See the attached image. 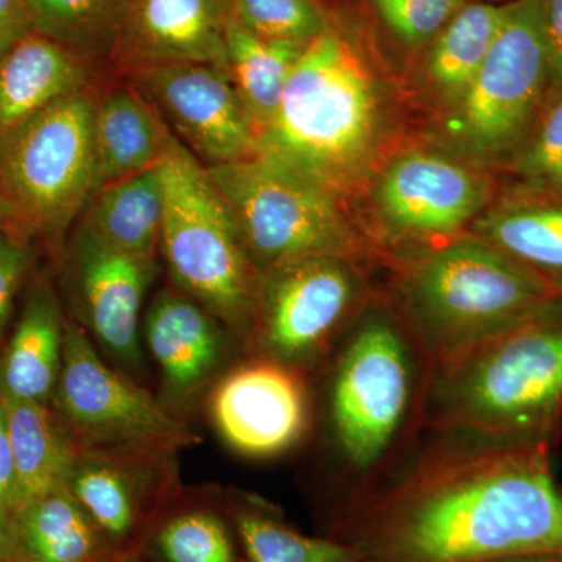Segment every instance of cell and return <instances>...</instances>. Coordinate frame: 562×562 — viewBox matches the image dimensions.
<instances>
[{"instance_id": "obj_31", "label": "cell", "mask_w": 562, "mask_h": 562, "mask_svg": "<svg viewBox=\"0 0 562 562\" xmlns=\"http://www.w3.org/2000/svg\"><path fill=\"white\" fill-rule=\"evenodd\" d=\"M233 18L266 40L308 44L327 31L314 0H233Z\"/></svg>"}, {"instance_id": "obj_13", "label": "cell", "mask_w": 562, "mask_h": 562, "mask_svg": "<svg viewBox=\"0 0 562 562\" xmlns=\"http://www.w3.org/2000/svg\"><path fill=\"white\" fill-rule=\"evenodd\" d=\"M179 449H76L65 487L114 553L139 552L151 525L183 486Z\"/></svg>"}, {"instance_id": "obj_17", "label": "cell", "mask_w": 562, "mask_h": 562, "mask_svg": "<svg viewBox=\"0 0 562 562\" xmlns=\"http://www.w3.org/2000/svg\"><path fill=\"white\" fill-rule=\"evenodd\" d=\"M486 201L483 180L439 155L406 154L392 161L376 191L384 221L413 236L460 231Z\"/></svg>"}, {"instance_id": "obj_7", "label": "cell", "mask_w": 562, "mask_h": 562, "mask_svg": "<svg viewBox=\"0 0 562 562\" xmlns=\"http://www.w3.org/2000/svg\"><path fill=\"white\" fill-rule=\"evenodd\" d=\"M94 106L70 92L0 138V227L60 246L99 190Z\"/></svg>"}, {"instance_id": "obj_24", "label": "cell", "mask_w": 562, "mask_h": 562, "mask_svg": "<svg viewBox=\"0 0 562 562\" xmlns=\"http://www.w3.org/2000/svg\"><path fill=\"white\" fill-rule=\"evenodd\" d=\"M172 132L136 88L106 92L94 106L99 188L158 165Z\"/></svg>"}, {"instance_id": "obj_10", "label": "cell", "mask_w": 562, "mask_h": 562, "mask_svg": "<svg viewBox=\"0 0 562 562\" xmlns=\"http://www.w3.org/2000/svg\"><path fill=\"white\" fill-rule=\"evenodd\" d=\"M360 294L353 265L336 255L295 258L262 272L250 357L268 358L306 379L335 357Z\"/></svg>"}, {"instance_id": "obj_36", "label": "cell", "mask_w": 562, "mask_h": 562, "mask_svg": "<svg viewBox=\"0 0 562 562\" xmlns=\"http://www.w3.org/2000/svg\"><path fill=\"white\" fill-rule=\"evenodd\" d=\"M542 27L550 61V83L562 87V0H541Z\"/></svg>"}, {"instance_id": "obj_15", "label": "cell", "mask_w": 562, "mask_h": 562, "mask_svg": "<svg viewBox=\"0 0 562 562\" xmlns=\"http://www.w3.org/2000/svg\"><path fill=\"white\" fill-rule=\"evenodd\" d=\"M206 401L222 441L247 458L290 452L308 431L305 376L268 358L247 357L232 366Z\"/></svg>"}, {"instance_id": "obj_4", "label": "cell", "mask_w": 562, "mask_h": 562, "mask_svg": "<svg viewBox=\"0 0 562 562\" xmlns=\"http://www.w3.org/2000/svg\"><path fill=\"white\" fill-rule=\"evenodd\" d=\"M560 302L542 277L497 247L457 239L406 271L397 321L430 364Z\"/></svg>"}, {"instance_id": "obj_12", "label": "cell", "mask_w": 562, "mask_h": 562, "mask_svg": "<svg viewBox=\"0 0 562 562\" xmlns=\"http://www.w3.org/2000/svg\"><path fill=\"white\" fill-rule=\"evenodd\" d=\"M157 261L111 247L77 225L61 251L60 297L66 314L102 357L135 379L146 368L143 308Z\"/></svg>"}, {"instance_id": "obj_16", "label": "cell", "mask_w": 562, "mask_h": 562, "mask_svg": "<svg viewBox=\"0 0 562 562\" xmlns=\"http://www.w3.org/2000/svg\"><path fill=\"white\" fill-rule=\"evenodd\" d=\"M140 333L160 379L158 401L184 420L243 355L227 327L176 286L154 295Z\"/></svg>"}, {"instance_id": "obj_33", "label": "cell", "mask_w": 562, "mask_h": 562, "mask_svg": "<svg viewBox=\"0 0 562 562\" xmlns=\"http://www.w3.org/2000/svg\"><path fill=\"white\" fill-rule=\"evenodd\" d=\"M384 24L406 44L428 43L439 35L465 0H372Z\"/></svg>"}, {"instance_id": "obj_18", "label": "cell", "mask_w": 562, "mask_h": 562, "mask_svg": "<svg viewBox=\"0 0 562 562\" xmlns=\"http://www.w3.org/2000/svg\"><path fill=\"white\" fill-rule=\"evenodd\" d=\"M233 0H131L116 54L128 66L206 63L228 69L225 32Z\"/></svg>"}, {"instance_id": "obj_28", "label": "cell", "mask_w": 562, "mask_h": 562, "mask_svg": "<svg viewBox=\"0 0 562 562\" xmlns=\"http://www.w3.org/2000/svg\"><path fill=\"white\" fill-rule=\"evenodd\" d=\"M506 5L469 3L439 32L428 58V74L438 94L454 106L482 68Z\"/></svg>"}, {"instance_id": "obj_3", "label": "cell", "mask_w": 562, "mask_h": 562, "mask_svg": "<svg viewBox=\"0 0 562 562\" xmlns=\"http://www.w3.org/2000/svg\"><path fill=\"white\" fill-rule=\"evenodd\" d=\"M380 98L360 55L327 29L295 63L258 154L336 192L368 168L380 135Z\"/></svg>"}, {"instance_id": "obj_19", "label": "cell", "mask_w": 562, "mask_h": 562, "mask_svg": "<svg viewBox=\"0 0 562 562\" xmlns=\"http://www.w3.org/2000/svg\"><path fill=\"white\" fill-rule=\"evenodd\" d=\"M66 321L60 292L50 280H40L0 350V401L50 406L60 376Z\"/></svg>"}, {"instance_id": "obj_2", "label": "cell", "mask_w": 562, "mask_h": 562, "mask_svg": "<svg viewBox=\"0 0 562 562\" xmlns=\"http://www.w3.org/2000/svg\"><path fill=\"white\" fill-rule=\"evenodd\" d=\"M562 430V302L425 369L414 435L549 446Z\"/></svg>"}, {"instance_id": "obj_21", "label": "cell", "mask_w": 562, "mask_h": 562, "mask_svg": "<svg viewBox=\"0 0 562 562\" xmlns=\"http://www.w3.org/2000/svg\"><path fill=\"white\" fill-rule=\"evenodd\" d=\"M88 60L32 32L0 57V138L90 80Z\"/></svg>"}, {"instance_id": "obj_34", "label": "cell", "mask_w": 562, "mask_h": 562, "mask_svg": "<svg viewBox=\"0 0 562 562\" xmlns=\"http://www.w3.org/2000/svg\"><path fill=\"white\" fill-rule=\"evenodd\" d=\"M33 260L29 241L0 227V339L9 325L14 301Z\"/></svg>"}, {"instance_id": "obj_1", "label": "cell", "mask_w": 562, "mask_h": 562, "mask_svg": "<svg viewBox=\"0 0 562 562\" xmlns=\"http://www.w3.org/2000/svg\"><path fill=\"white\" fill-rule=\"evenodd\" d=\"M419 435L427 441L397 475L355 492L324 536L349 543L366 562L562 554V492L550 464L552 447Z\"/></svg>"}, {"instance_id": "obj_38", "label": "cell", "mask_w": 562, "mask_h": 562, "mask_svg": "<svg viewBox=\"0 0 562 562\" xmlns=\"http://www.w3.org/2000/svg\"><path fill=\"white\" fill-rule=\"evenodd\" d=\"M484 562H558L553 554H524V557L498 558Z\"/></svg>"}, {"instance_id": "obj_39", "label": "cell", "mask_w": 562, "mask_h": 562, "mask_svg": "<svg viewBox=\"0 0 562 562\" xmlns=\"http://www.w3.org/2000/svg\"><path fill=\"white\" fill-rule=\"evenodd\" d=\"M103 562H149L140 552L116 553Z\"/></svg>"}, {"instance_id": "obj_32", "label": "cell", "mask_w": 562, "mask_h": 562, "mask_svg": "<svg viewBox=\"0 0 562 562\" xmlns=\"http://www.w3.org/2000/svg\"><path fill=\"white\" fill-rule=\"evenodd\" d=\"M516 172L532 187L562 191V87L517 150Z\"/></svg>"}, {"instance_id": "obj_11", "label": "cell", "mask_w": 562, "mask_h": 562, "mask_svg": "<svg viewBox=\"0 0 562 562\" xmlns=\"http://www.w3.org/2000/svg\"><path fill=\"white\" fill-rule=\"evenodd\" d=\"M52 412L76 449L201 442L188 422L102 357L77 322L66 321L65 350Z\"/></svg>"}, {"instance_id": "obj_26", "label": "cell", "mask_w": 562, "mask_h": 562, "mask_svg": "<svg viewBox=\"0 0 562 562\" xmlns=\"http://www.w3.org/2000/svg\"><path fill=\"white\" fill-rule=\"evenodd\" d=\"M306 44L266 40L232 16L225 32L227 66L255 136L260 135L279 109L292 68Z\"/></svg>"}, {"instance_id": "obj_6", "label": "cell", "mask_w": 562, "mask_h": 562, "mask_svg": "<svg viewBox=\"0 0 562 562\" xmlns=\"http://www.w3.org/2000/svg\"><path fill=\"white\" fill-rule=\"evenodd\" d=\"M425 369L401 322L382 313L357 322L331 358L328 430L350 473L368 475L361 487L412 442Z\"/></svg>"}, {"instance_id": "obj_5", "label": "cell", "mask_w": 562, "mask_h": 562, "mask_svg": "<svg viewBox=\"0 0 562 562\" xmlns=\"http://www.w3.org/2000/svg\"><path fill=\"white\" fill-rule=\"evenodd\" d=\"M160 255L177 290L205 306L250 357L260 273L209 169L173 136L161 158Z\"/></svg>"}, {"instance_id": "obj_30", "label": "cell", "mask_w": 562, "mask_h": 562, "mask_svg": "<svg viewBox=\"0 0 562 562\" xmlns=\"http://www.w3.org/2000/svg\"><path fill=\"white\" fill-rule=\"evenodd\" d=\"M33 31L85 60L116 54L131 0H27Z\"/></svg>"}, {"instance_id": "obj_35", "label": "cell", "mask_w": 562, "mask_h": 562, "mask_svg": "<svg viewBox=\"0 0 562 562\" xmlns=\"http://www.w3.org/2000/svg\"><path fill=\"white\" fill-rule=\"evenodd\" d=\"M16 506V472H14L13 453H11L9 430H7L5 409L0 402V547L5 539Z\"/></svg>"}, {"instance_id": "obj_29", "label": "cell", "mask_w": 562, "mask_h": 562, "mask_svg": "<svg viewBox=\"0 0 562 562\" xmlns=\"http://www.w3.org/2000/svg\"><path fill=\"white\" fill-rule=\"evenodd\" d=\"M479 238L538 273L562 297V206L497 211L479 222Z\"/></svg>"}, {"instance_id": "obj_8", "label": "cell", "mask_w": 562, "mask_h": 562, "mask_svg": "<svg viewBox=\"0 0 562 562\" xmlns=\"http://www.w3.org/2000/svg\"><path fill=\"white\" fill-rule=\"evenodd\" d=\"M206 169L260 276L295 258L357 255L335 192L260 154Z\"/></svg>"}, {"instance_id": "obj_23", "label": "cell", "mask_w": 562, "mask_h": 562, "mask_svg": "<svg viewBox=\"0 0 562 562\" xmlns=\"http://www.w3.org/2000/svg\"><path fill=\"white\" fill-rule=\"evenodd\" d=\"M165 187L161 161L146 171L103 184L77 225L114 249L147 261L160 254Z\"/></svg>"}, {"instance_id": "obj_37", "label": "cell", "mask_w": 562, "mask_h": 562, "mask_svg": "<svg viewBox=\"0 0 562 562\" xmlns=\"http://www.w3.org/2000/svg\"><path fill=\"white\" fill-rule=\"evenodd\" d=\"M32 32L27 0H0V57Z\"/></svg>"}, {"instance_id": "obj_27", "label": "cell", "mask_w": 562, "mask_h": 562, "mask_svg": "<svg viewBox=\"0 0 562 562\" xmlns=\"http://www.w3.org/2000/svg\"><path fill=\"white\" fill-rule=\"evenodd\" d=\"M0 402L5 409L20 505L65 484L74 446L50 406L35 402Z\"/></svg>"}, {"instance_id": "obj_22", "label": "cell", "mask_w": 562, "mask_h": 562, "mask_svg": "<svg viewBox=\"0 0 562 562\" xmlns=\"http://www.w3.org/2000/svg\"><path fill=\"white\" fill-rule=\"evenodd\" d=\"M149 562H243L222 490H181L139 550Z\"/></svg>"}, {"instance_id": "obj_25", "label": "cell", "mask_w": 562, "mask_h": 562, "mask_svg": "<svg viewBox=\"0 0 562 562\" xmlns=\"http://www.w3.org/2000/svg\"><path fill=\"white\" fill-rule=\"evenodd\" d=\"M222 501L243 562H366L349 543L297 530L279 506L254 492L228 487Z\"/></svg>"}, {"instance_id": "obj_20", "label": "cell", "mask_w": 562, "mask_h": 562, "mask_svg": "<svg viewBox=\"0 0 562 562\" xmlns=\"http://www.w3.org/2000/svg\"><path fill=\"white\" fill-rule=\"evenodd\" d=\"M116 554L65 484L18 505L0 562H103Z\"/></svg>"}, {"instance_id": "obj_14", "label": "cell", "mask_w": 562, "mask_h": 562, "mask_svg": "<svg viewBox=\"0 0 562 562\" xmlns=\"http://www.w3.org/2000/svg\"><path fill=\"white\" fill-rule=\"evenodd\" d=\"M136 90L206 168L258 154L257 136L228 69L206 63L132 66Z\"/></svg>"}, {"instance_id": "obj_40", "label": "cell", "mask_w": 562, "mask_h": 562, "mask_svg": "<svg viewBox=\"0 0 562 562\" xmlns=\"http://www.w3.org/2000/svg\"><path fill=\"white\" fill-rule=\"evenodd\" d=\"M557 561H558V562H562V554H558V557H557Z\"/></svg>"}, {"instance_id": "obj_9", "label": "cell", "mask_w": 562, "mask_h": 562, "mask_svg": "<svg viewBox=\"0 0 562 562\" xmlns=\"http://www.w3.org/2000/svg\"><path fill=\"white\" fill-rule=\"evenodd\" d=\"M549 87L541 0L506 3L482 68L453 106L450 136L482 160L508 157L522 147Z\"/></svg>"}]
</instances>
